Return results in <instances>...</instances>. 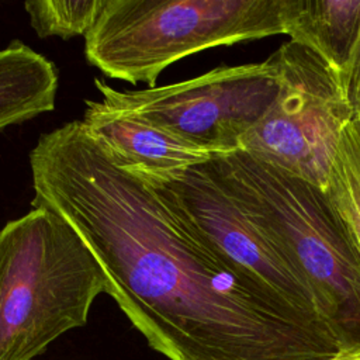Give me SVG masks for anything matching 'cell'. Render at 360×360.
Returning a JSON list of instances; mask_svg holds the SVG:
<instances>
[{"instance_id":"12","label":"cell","mask_w":360,"mask_h":360,"mask_svg":"<svg viewBox=\"0 0 360 360\" xmlns=\"http://www.w3.org/2000/svg\"><path fill=\"white\" fill-rule=\"evenodd\" d=\"M105 0H35L24 3L30 24L39 38L86 37Z\"/></svg>"},{"instance_id":"7","label":"cell","mask_w":360,"mask_h":360,"mask_svg":"<svg viewBox=\"0 0 360 360\" xmlns=\"http://www.w3.org/2000/svg\"><path fill=\"white\" fill-rule=\"evenodd\" d=\"M94 86L101 100L214 155L239 150L242 138L271 107L278 76L266 59L143 90H117L101 79H94Z\"/></svg>"},{"instance_id":"6","label":"cell","mask_w":360,"mask_h":360,"mask_svg":"<svg viewBox=\"0 0 360 360\" xmlns=\"http://www.w3.org/2000/svg\"><path fill=\"white\" fill-rule=\"evenodd\" d=\"M267 59L278 93L239 150L325 191L340 134L354 117L340 73L291 39Z\"/></svg>"},{"instance_id":"10","label":"cell","mask_w":360,"mask_h":360,"mask_svg":"<svg viewBox=\"0 0 360 360\" xmlns=\"http://www.w3.org/2000/svg\"><path fill=\"white\" fill-rule=\"evenodd\" d=\"M59 84L52 60L14 39L0 49V131L55 108Z\"/></svg>"},{"instance_id":"3","label":"cell","mask_w":360,"mask_h":360,"mask_svg":"<svg viewBox=\"0 0 360 360\" xmlns=\"http://www.w3.org/2000/svg\"><path fill=\"white\" fill-rule=\"evenodd\" d=\"M305 276L342 353H360V250L319 187L243 150L217 153Z\"/></svg>"},{"instance_id":"14","label":"cell","mask_w":360,"mask_h":360,"mask_svg":"<svg viewBox=\"0 0 360 360\" xmlns=\"http://www.w3.org/2000/svg\"><path fill=\"white\" fill-rule=\"evenodd\" d=\"M332 360H360V353H356V354H340V356H336L335 359Z\"/></svg>"},{"instance_id":"1","label":"cell","mask_w":360,"mask_h":360,"mask_svg":"<svg viewBox=\"0 0 360 360\" xmlns=\"http://www.w3.org/2000/svg\"><path fill=\"white\" fill-rule=\"evenodd\" d=\"M34 197L63 217L104 270L108 295L170 360H332L319 322L229 262L73 120L30 152Z\"/></svg>"},{"instance_id":"13","label":"cell","mask_w":360,"mask_h":360,"mask_svg":"<svg viewBox=\"0 0 360 360\" xmlns=\"http://www.w3.org/2000/svg\"><path fill=\"white\" fill-rule=\"evenodd\" d=\"M342 83L354 117L360 115V32L352 52L349 65L342 75Z\"/></svg>"},{"instance_id":"5","label":"cell","mask_w":360,"mask_h":360,"mask_svg":"<svg viewBox=\"0 0 360 360\" xmlns=\"http://www.w3.org/2000/svg\"><path fill=\"white\" fill-rule=\"evenodd\" d=\"M145 183L217 252L323 325L314 292L288 248L217 153L201 163Z\"/></svg>"},{"instance_id":"2","label":"cell","mask_w":360,"mask_h":360,"mask_svg":"<svg viewBox=\"0 0 360 360\" xmlns=\"http://www.w3.org/2000/svg\"><path fill=\"white\" fill-rule=\"evenodd\" d=\"M108 292L96 256L56 211L31 205L0 229V360H32L86 325Z\"/></svg>"},{"instance_id":"8","label":"cell","mask_w":360,"mask_h":360,"mask_svg":"<svg viewBox=\"0 0 360 360\" xmlns=\"http://www.w3.org/2000/svg\"><path fill=\"white\" fill-rule=\"evenodd\" d=\"M80 121L117 166L143 181L166 177L211 158L172 132L104 100H86Z\"/></svg>"},{"instance_id":"9","label":"cell","mask_w":360,"mask_h":360,"mask_svg":"<svg viewBox=\"0 0 360 360\" xmlns=\"http://www.w3.org/2000/svg\"><path fill=\"white\" fill-rule=\"evenodd\" d=\"M280 18L291 41L345 73L360 32V0H281Z\"/></svg>"},{"instance_id":"11","label":"cell","mask_w":360,"mask_h":360,"mask_svg":"<svg viewBox=\"0 0 360 360\" xmlns=\"http://www.w3.org/2000/svg\"><path fill=\"white\" fill-rule=\"evenodd\" d=\"M325 193L360 250V115L340 134Z\"/></svg>"},{"instance_id":"4","label":"cell","mask_w":360,"mask_h":360,"mask_svg":"<svg viewBox=\"0 0 360 360\" xmlns=\"http://www.w3.org/2000/svg\"><path fill=\"white\" fill-rule=\"evenodd\" d=\"M281 0H105L84 37L90 65L111 79L156 86L200 51L284 34Z\"/></svg>"}]
</instances>
